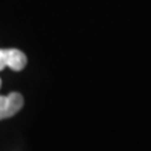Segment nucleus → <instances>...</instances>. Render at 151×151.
<instances>
[{
	"label": "nucleus",
	"instance_id": "obj_1",
	"mask_svg": "<svg viewBox=\"0 0 151 151\" xmlns=\"http://www.w3.org/2000/svg\"><path fill=\"white\" fill-rule=\"evenodd\" d=\"M27 65V57L19 49H0V70L9 67L14 72L24 69Z\"/></svg>",
	"mask_w": 151,
	"mask_h": 151
},
{
	"label": "nucleus",
	"instance_id": "obj_2",
	"mask_svg": "<svg viewBox=\"0 0 151 151\" xmlns=\"http://www.w3.org/2000/svg\"><path fill=\"white\" fill-rule=\"evenodd\" d=\"M24 105L23 96L18 92H13L8 96H0V120H5L22 110Z\"/></svg>",
	"mask_w": 151,
	"mask_h": 151
},
{
	"label": "nucleus",
	"instance_id": "obj_3",
	"mask_svg": "<svg viewBox=\"0 0 151 151\" xmlns=\"http://www.w3.org/2000/svg\"><path fill=\"white\" fill-rule=\"evenodd\" d=\"M0 87H1V79H0Z\"/></svg>",
	"mask_w": 151,
	"mask_h": 151
}]
</instances>
